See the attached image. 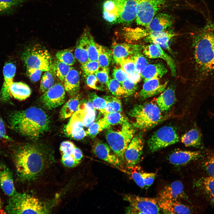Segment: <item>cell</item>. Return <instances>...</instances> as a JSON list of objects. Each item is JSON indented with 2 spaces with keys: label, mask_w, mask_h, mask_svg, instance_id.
Segmentation results:
<instances>
[{
  "label": "cell",
  "mask_w": 214,
  "mask_h": 214,
  "mask_svg": "<svg viewBox=\"0 0 214 214\" xmlns=\"http://www.w3.org/2000/svg\"><path fill=\"white\" fill-rule=\"evenodd\" d=\"M98 121L94 122L89 127L87 131V134L91 138L94 139L98 133L101 131Z\"/></svg>",
  "instance_id": "680465c9"
},
{
  "label": "cell",
  "mask_w": 214,
  "mask_h": 214,
  "mask_svg": "<svg viewBox=\"0 0 214 214\" xmlns=\"http://www.w3.org/2000/svg\"><path fill=\"white\" fill-rule=\"evenodd\" d=\"M121 84L126 92V96H128L132 95L137 88V84L133 82L128 78L123 81Z\"/></svg>",
  "instance_id": "11a10c76"
},
{
  "label": "cell",
  "mask_w": 214,
  "mask_h": 214,
  "mask_svg": "<svg viewBox=\"0 0 214 214\" xmlns=\"http://www.w3.org/2000/svg\"><path fill=\"white\" fill-rule=\"evenodd\" d=\"M138 0H126L119 23H130L136 20Z\"/></svg>",
  "instance_id": "d6a6232c"
},
{
  "label": "cell",
  "mask_w": 214,
  "mask_h": 214,
  "mask_svg": "<svg viewBox=\"0 0 214 214\" xmlns=\"http://www.w3.org/2000/svg\"><path fill=\"white\" fill-rule=\"evenodd\" d=\"M179 141L175 129L172 126L163 127L155 131L147 141L149 150L152 152L174 144Z\"/></svg>",
  "instance_id": "ba28073f"
},
{
  "label": "cell",
  "mask_w": 214,
  "mask_h": 214,
  "mask_svg": "<svg viewBox=\"0 0 214 214\" xmlns=\"http://www.w3.org/2000/svg\"><path fill=\"white\" fill-rule=\"evenodd\" d=\"M0 138L10 140L11 139L7 135L3 121L0 116Z\"/></svg>",
  "instance_id": "91938a15"
},
{
  "label": "cell",
  "mask_w": 214,
  "mask_h": 214,
  "mask_svg": "<svg viewBox=\"0 0 214 214\" xmlns=\"http://www.w3.org/2000/svg\"><path fill=\"white\" fill-rule=\"evenodd\" d=\"M42 72L41 70L38 69L26 67V74L33 82H36L39 80Z\"/></svg>",
  "instance_id": "9f6ffc18"
},
{
  "label": "cell",
  "mask_w": 214,
  "mask_h": 214,
  "mask_svg": "<svg viewBox=\"0 0 214 214\" xmlns=\"http://www.w3.org/2000/svg\"><path fill=\"white\" fill-rule=\"evenodd\" d=\"M193 56L198 83L203 86L214 81V30L206 27L192 37Z\"/></svg>",
  "instance_id": "7a4b0ae2"
},
{
  "label": "cell",
  "mask_w": 214,
  "mask_h": 214,
  "mask_svg": "<svg viewBox=\"0 0 214 214\" xmlns=\"http://www.w3.org/2000/svg\"><path fill=\"white\" fill-rule=\"evenodd\" d=\"M65 91L70 95H75L80 89V77L78 71L73 67L69 72L64 80Z\"/></svg>",
  "instance_id": "4dcf8cb0"
},
{
  "label": "cell",
  "mask_w": 214,
  "mask_h": 214,
  "mask_svg": "<svg viewBox=\"0 0 214 214\" xmlns=\"http://www.w3.org/2000/svg\"><path fill=\"white\" fill-rule=\"evenodd\" d=\"M107 86L109 90L114 95L116 96L125 95L126 92L123 88L121 83L114 78L109 80Z\"/></svg>",
  "instance_id": "f907efd6"
},
{
  "label": "cell",
  "mask_w": 214,
  "mask_h": 214,
  "mask_svg": "<svg viewBox=\"0 0 214 214\" xmlns=\"http://www.w3.org/2000/svg\"><path fill=\"white\" fill-rule=\"evenodd\" d=\"M174 20L171 15L164 13L157 14L145 27L149 32L163 31L173 23Z\"/></svg>",
  "instance_id": "603a6c76"
},
{
  "label": "cell",
  "mask_w": 214,
  "mask_h": 214,
  "mask_svg": "<svg viewBox=\"0 0 214 214\" xmlns=\"http://www.w3.org/2000/svg\"><path fill=\"white\" fill-rule=\"evenodd\" d=\"M78 96H75L68 100L62 107L60 112V116L62 119L67 118L76 111L79 105Z\"/></svg>",
  "instance_id": "8d00e7d4"
},
{
  "label": "cell",
  "mask_w": 214,
  "mask_h": 214,
  "mask_svg": "<svg viewBox=\"0 0 214 214\" xmlns=\"http://www.w3.org/2000/svg\"><path fill=\"white\" fill-rule=\"evenodd\" d=\"M117 64L121 68L129 75L135 72V66L133 55L121 59Z\"/></svg>",
  "instance_id": "7dc6e473"
},
{
  "label": "cell",
  "mask_w": 214,
  "mask_h": 214,
  "mask_svg": "<svg viewBox=\"0 0 214 214\" xmlns=\"http://www.w3.org/2000/svg\"><path fill=\"white\" fill-rule=\"evenodd\" d=\"M65 98V90L60 83L55 84L43 93L41 100L47 109H52L61 106Z\"/></svg>",
  "instance_id": "4fadbf2b"
},
{
  "label": "cell",
  "mask_w": 214,
  "mask_h": 214,
  "mask_svg": "<svg viewBox=\"0 0 214 214\" xmlns=\"http://www.w3.org/2000/svg\"><path fill=\"white\" fill-rule=\"evenodd\" d=\"M97 44L90 33L87 43V53L89 61H97L98 51Z\"/></svg>",
  "instance_id": "bcb514c9"
},
{
  "label": "cell",
  "mask_w": 214,
  "mask_h": 214,
  "mask_svg": "<svg viewBox=\"0 0 214 214\" xmlns=\"http://www.w3.org/2000/svg\"><path fill=\"white\" fill-rule=\"evenodd\" d=\"M49 207L33 195L16 192L10 197L5 209L10 214H46L50 212Z\"/></svg>",
  "instance_id": "277c9868"
},
{
  "label": "cell",
  "mask_w": 214,
  "mask_h": 214,
  "mask_svg": "<svg viewBox=\"0 0 214 214\" xmlns=\"http://www.w3.org/2000/svg\"><path fill=\"white\" fill-rule=\"evenodd\" d=\"M58 60L71 66L75 63L76 58L71 50L64 49L58 51L56 55Z\"/></svg>",
  "instance_id": "ee69618b"
},
{
  "label": "cell",
  "mask_w": 214,
  "mask_h": 214,
  "mask_svg": "<svg viewBox=\"0 0 214 214\" xmlns=\"http://www.w3.org/2000/svg\"><path fill=\"white\" fill-rule=\"evenodd\" d=\"M141 78V74L135 71L129 75L128 79L133 82L137 84L140 81Z\"/></svg>",
  "instance_id": "94428289"
},
{
  "label": "cell",
  "mask_w": 214,
  "mask_h": 214,
  "mask_svg": "<svg viewBox=\"0 0 214 214\" xmlns=\"http://www.w3.org/2000/svg\"><path fill=\"white\" fill-rule=\"evenodd\" d=\"M126 0H104L103 4V15L107 22L118 23Z\"/></svg>",
  "instance_id": "5bb4252c"
},
{
  "label": "cell",
  "mask_w": 214,
  "mask_h": 214,
  "mask_svg": "<svg viewBox=\"0 0 214 214\" xmlns=\"http://www.w3.org/2000/svg\"><path fill=\"white\" fill-rule=\"evenodd\" d=\"M31 0H0V14L12 12L22 4Z\"/></svg>",
  "instance_id": "60d3db41"
},
{
  "label": "cell",
  "mask_w": 214,
  "mask_h": 214,
  "mask_svg": "<svg viewBox=\"0 0 214 214\" xmlns=\"http://www.w3.org/2000/svg\"><path fill=\"white\" fill-rule=\"evenodd\" d=\"M197 193L210 206L214 207V177L204 176L194 183Z\"/></svg>",
  "instance_id": "9a60e30c"
},
{
  "label": "cell",
  "mask_w": 214,
  "mask_h": 214,
  "mask_svg": "<svg viewBox=\"0 0 214 214\" xmlns=\"http://www.w3.org/2000/svg\"><path fill=\"white\" fill-rule=\"evenodd\" d=\"M142 50L144 54L149 59L160 58L164 60L169 66L172 76L174 77L176 76V66L174 61L162 48L152 43L143 46Z\"/></svg>",
  "instance_id": "ac0fdd59"
},
{
  "label": "cell",
  "mask_w": 214,
  "mask_h": 214,
  "mask_svg": "<svg viewBox=\"0 0 214 214\" xmlns=\"http://www.w3.org/2000/svg\"><path fill=\"white\" fill-rule=\"evenodd\" d=\"M168 0H138L136 19L137 24L146 26Z\"/></svg>",
  "instance_id": "30bf717a"
},
{
  "label": "cell",
  "mask_w": 214,
  "mask_h": 214,
  "mask_svg": "<svg viewBox=\"0 0 214 214\" xmlns=\"http://www.w3.org/2000/svg\"><path fill=\"white\" fill-rule=\"evenodd\" d=\"M16 69L15 65L11 62L7 63L4 66L3 71L4 80L0 93V98L2 101L8 100L9 90L13 82Z\"/></svg>",
  "instance_id": "83f0119b"
},
{
  "label": "cell",
  "mask_w": 214,
  "mask_h": 214,
  "mask_svg": "<svg viewBox=\"0 0 214 214\" xmlns=\"http://www.w3.org/2000/svg\"><path fill=\"white\" fill-rule=\"evenodd\" d=\"M135 66V71L141 74L148 64V62L145 56L141 51L133 55Z\"/></svg>",
  "instance_id": "c3c4849f"
},
{
  "label": "cell",
  "mask_w": 214,
  "mask_h": 214,
  "mask_svg": "<svg viewBox=\"0 0 214 214\" xmlns=\"http://www.w3.org/2000/svg\"><path fill=\"white\" fill-rule=\"evenodd\" d=\"M31 93L29 87L22 82H13L9 90L8 100L12 97L19 100H25L29 97Z\"/></svg>",
  "instance_id": "1f68e13d"
},
{
  "label": "cell",
  "mask_w": 214,
  "mask_h": 214,
  "mask_svg": "<svg viewBox=\"0 0 214 214\" xmlns=\"http://www.w3.org/2000/svg\"><path fill=\"white\" fill-rule=\"evenodd\" d=\"M100 67L97 61H88L84 64L81 65V68L86 76L95 74Z\"/></svg>",
  "instance_id": "816d5d0a"
},
{
  "label": "cell",
  "mask_w": 214,
  "mask_h": 214,
  "mask_svg": "<svg viewBox=\"0 0 214 214\" xmlns=\"http://www.w3.org/2000/svg\"><path fill=\"white\" fill-rule=\"evenodd\" d=\"M131 176L136 184L142 188H147L153 183L156 174L142 171L138 166H135L130 170Z\"/></svg>",
  "instance_id": "4316f807"
},
{
  "label": "cell",
  "mask_w": 214,
  "mask_h": 214,
  "mask_svg": "<svg viewBox=\"0 0 214 214\" xmlns=\"http://www.w3.org/2000/svg\"><path fill=\"white\" fill-rule=\"evenodd\" d=\"M51 71H45L42 76L41 80L40 89L43 93L47 91L55 84L54 75Z\"/></svg>",
  "instance_id": "7bdbcfd3"
},
{
  "label": "cell",
  "mask_w": 214,
  "mask_h": 214,
  "mask_svg": "<svg viewBox=\"0 0 214 214\" xmlns=\"http://www.w3.org/2000/svg\"><path fill=\"white\" fill-rule=\"evenodd\" d=\"M124 200L130 205L127 209V213L135 214H158L160 209L157 199L144 197L132 194H127Z\"/></svg>",
  "instance_id": "9c48e42d"
},
{
  "label": "cell",
  "mask_w": 214,
  "mask_h": 214,
  "mask_svg": "<svg viewBox=\"0 0 214 214\" xmlns=\"http://www.w3.org/2000/svg\"><path fill=\"white\" fill-rule=\"evenodd\" d=\"M73 67L58 60L54 62L51 68L55 76L63 82L66 75Z\"/></svg>",
  "instance_id": "74e56055"
},
{
  "label": "cell",
  "mask_w": 214,
  "mask_h": 214,
  "mask_svg": "<svg viewBox=\"0 0 214 214\" xmlns=\"http://www.w3.org/2000/svg\"><path fill=\"white\" fill-rule=\"evenodd\" d=\"M129 115L133 119V126L143 130L155 126L163 117L158 106L152 102L135 105L130 111Z\"/></svg>",
  "instance_id": "5b68a950"
},
{
  "label": "cell",
  "mask_w": 214,
  "mask_h": 214,
  "mask_svg": "<svg viewBox=\"0 0 214 214\" xmlns=\"http://www.w3.org/2000/svg\"><path fill=\"white\" fill-rule=\"evenodd\" d=\"M144 146L141 134L139 133L134 136L124 154L125 161L129 169H132L139 162Z\"/></svg>",
  "instance_id": "8fae6325"
},
{
  "label": "cell",
  "mask_w": 214,
  "mask_h": 214,
  "mask_svg": "<svg viewBox=\"0 0 214 214\" xmlns=\"http://www.w3.org/2000/svg\"><path fill=\"white\" fill-rule=\"evenodd\" d=\"M22 60L26 67L38 69L42 71L50 70L52 65V58L48 51L38 44L27 48L22 54Z\"/></svg>",
  "instance_id": "52a82bcc"
},
{
  "label": "cell",
  "mask_w": 214,
  "mask_h": 214,
  "mask_svg": "<svg viewBox=\"0 0 214 214\" xmlns=\"http://www.w3.org/2000/svg\"><path fill=\"white\" fill-rule=\"evenodd\" d=\"M12 157L17 176L23 182L36 180L54 162L51 154L31 144L18 147L14 150Z\"/></svg>",
  "instance_id": "6da1fadb"
},
{
  "label": "cell",
  "mask_w": 214,
  "mask_h": 214,
  "mask_svg": "<svg viewBox=\"0 0 214 214\" xmlns=\"http://www.w3.org/2000/svg\"><path fill=\"white\" fill-rule=\"evenodd\" d=\"M84 103L85 112L83 122L84 126L89 127L95 121L96 115L95 109L93 107L91 100H89Z\"/></svg>",
  "instance_id": "b9f144b4"
},
{
  "label": "cell",
  "mask_w": 214,
  "mask_h": 214,
  "mask_svg": "<svg viewBox=\"0 0 214 214\" xmlns=\"http://www.w3.org/2000/svg\"><path fill=\"white\" fill-rule=\"evenodd\" d=\"M89 97L93 107L104 114L106 105L105 99L98 96L95 93H91Z\"/></svg>",
  "instance_id": "681fc988"
},
{
  "label": "cell",
  "mask_w": 214,
  "mask_h": 214,
  "mask_svg": "<svg viewBox=\"0 0 214 214\" xmlns=\"http://www.w3.org/2000/svg\"><path fill=\"white\" fill-rule=\"evenodd\" d=\"M160 210L164 213L188 214L192 212L190 207L177 200L158 201Z\"/></svg>",
  "instance_id": "484cf974"
},
{
  "label": "cell",
  "mask_w": 214,
  "mask_h": 214,
  "mask_svg": "<svg viewBox=\"0 0 214 214\" xmlns=\"http://www.w3.org/2000/svg\"><path fill=\"white\" fill-rule=\"evenodd\" d=\"M98 56L97 62L101 68L108 67L112 57L111 51L107 48L97 44Z\"/></svg>",
  "instance_id": "f35d334b"
},
{
  "label": "cell",
  "mask_w": 214,
  "mask_h": 214,
  "mask_svg": "<svg viewBox=\"0 0 214 214\" xmlns=\"http://www.w3.org/2000/svg\"><path fill=\"white\" fill-rule=\"evenodd\" d=\"M114 79L120 83L128 78L129 75L124 71L121 68L114 69L112 74Z\"/></svg>",
  "instance_id": "6f0895ef"
},
{
  "label": "cell",
  "mask_w": 214,
  "mask_h": 214,
  "mask_svg": "<svg viewBox=\"0 0 214 214\" xmlns=\"http://www.w3.org/2000/svg\"><path fill=\"white\" fill-rule=\"evenodd\" d=\"M203 156L201 151L178 150H175L170 155L168 159L170 163L173 165L181 166L202 158Z\"/></svg>",
  "instance_id": "ffe728a7"
},
{
  "label": "cell",
  "mask_w": 214,
  "mask_h": 214,
  "mask_svg": "<svg viewBox=\"0 0 214 214\" xmlns=\"http://www.w3.org/2000/svg\"><path fill=\"white\" fill-rule=\"evenodd\" d=\"M159 79H153L144 82L139 92V96L142 99H146L163 92L166 89L167 82L162 83Z\"/></svg>",
  "instance_id": "cb8c5ba5"
},
{
  "label": "cell",
  "mask_w": 214,
  "mask_h": 214,
  "mask_svg": "<svg viewBox=\"0 0 214 214\" xmlns=\"http://www.w3.org/2000/svg\"><path fill=\"white\" fill-rule=\"evenodd\" d=\"M106 143L96 141L92 146L93 153L98 158L116 166H121L122 162Z\"/></svg>",
  "instance_id": "e0dca14e"
},
{
  "label": "cell",
  "mask_w": 214,
  "mask_h": 214,
  "mask_svg": "<svg viewBox=\"0 0 214 214\" xmlns=\"http://www.w3.org/2000/svg\"><path fill=\"white\" fill-rule=\"evenodd\" d=\"M2 203L1 202V199L0 197V210L1 209L2 207Z\"/></svg>",
  "instance_id": "6125c7cd"
},
{
  "label": "cell",
  "mask_w": 214,
  "mask_h": 214,
  "mask_svg": "<svg viewBox=\"0 0 214 214\" xmlns=\"http://www.w3.org/2000/svg\"><path fill=\"white\" fill-rule=\"evenodd\" d=\"M181 141L186 147H199L202 143V135L198 130L193 128L182 136Z\"/></svg>",
  "instance_id": "d590c367"
},
{
  "label": "cell",
  "mask_w": 214,
  "mask_h": 214,
  "mask_svg": "<svg viewBox=\"0 0 214 214\" xmlns=\"http://www.w3.org/2000/svg\"><path fill=\"white\" fill-rule=\"evenodd\" d=\"M203 157L202 168L205 176L214 177V153Z\"/></svg>",
  "instance_id": "f6af8a7d"
},
{
  "label": "cell",
  "mask_w": 214,
  "mask_h": 214,
  "mask_svg": "<svg viewBox=\"0 0 214 214\" xmlns=\"http://www.w3.org/2000/svg\"><path fill=\"white\" fill-rule=\"evenodd\" d=\"M0 187L5 194L10 197L16 192L12 172L3 163H0Z\"/></svg>",
  "instance_id": "44dd1931"
},
{
  "label": "cell",
  "mask_w": 214,
  "mask_h": 214,
  "mask_svg": "<svg viewBox=\"0 0 214 214\" xmlns=\"http://www.w3.org/2000/svg\"><path fill=\"white\" fill-rule=\"evenodd\" d=\"M86 76V82L88 86L95 90L103 89L102 86L103 84L99 81L95 74H91Z\"/></svg>",
  "instance_id": "f5cc1de1"
},
{
  "label": "cell",
  "mask_w": 214,
  "mask_h": 214,
  "mask_svg": "<svg viewBox=\"0 0 214 214\" xmlns=\"http://www.w3.org/2000/svg\"><path fill=\"white\" fill-rule=\"evenodd\" d=\"M61 162L65 166L71 168L76 166L83 157L81 150L70 141L62 142L60 146Z\"/></svg>",
  "instance_id": "7c38bea8"
},
{
  "label": "cell",
  "mask_w": 214,
  "mask_h": 214,
  "mask_svg": "<svg viewBox=\"0 0 214 214\" xmlns=\"http://www.w3.org/2000/svg\"><path fill=\"white\" fill-rule=\"evenodd\" d=\"M176 101L174 90L168 87L165 89L157 98L156 102L161 111L169 110Z\"/></svg>",
  "instance_id": "836d02e7"
},
{
  "label": "cell",
  "mask_w": 214,
  "mask_h": 214,
  "mask_svg": "<svg viewBox=\"0 0 214 214\" xmlns=\"http://www.w3.org/2000/svg\"><path fill=\"white\" fill-rule=\"evenodd\" d=\"M128 121L127 118L120 112L105 114L103 118L98 121L101 130L112 125L122 124Z\"/></svg>",
  "instance_id": "e575fe53"
},
{
  "label": "cell",
  "mask_w": 214,
  "mask_h": 214,
  "mask_svg": "<svg viewBox=\"0 0 214 214\" xmlns=\"http://www.w3.org/2000/svg\"><path fill=\"white\" fill-rule=\"evenodd\" d=\"M101 68L102 69L99 70L94 74L100 82L107 85L109 80V69L108 67Z\"/></svg>",
  "instance_id": "db71d44e"
},
{
  "label": "cell",
  "mask_w": 214,
  "mask_h": 214,
  "mask_svg": "<svg viewBox=\"0 0 214 214\" xmlns=\"http://www.w3.org/2000/svg\"><path fill=\"white\" fill-rule=\"evenodd\" d=\"M8 120L12 129L33 139L40 137L50 127V121L47 114L41 108L35 107L13 112L9 115Z\"/></svg>",
  "instance_id": "3957f363"
},
{
  "label": "cell",
  "mask_w": 214,
  "mask_h": 214,
  "mask_svg": "<svg viewBox=\"0 0 214 214\" xmlns=\"http://www.w3.org/2000/svg\"><path fill=\"white\" fill-rule=\"evenodd\" d=\"M121 125L118 130L108 128L105 136L110 147L123 163L125 162V151L134 136L135 130L128 121Z\"/></svg>",
  "instance_id": "8992f818"
},
{
  "label": "cell",
  "mask_w": 214,
  "mask_h": 214,
  "mask_svg": "<svg viewBox=\"0 0 214 214\" xmlns=\"http://www.w3.org/2000/svg\"><path fill=\"white\" fill-rule=\"evenodd\" d=\"M83 119L79 111L77 109L72 117L65 130L67 134L74 139H83L87 134V131L84 129Z\"/></svg>",
  "instance_id": "d6986e66"
},
{
  "label": "cell",
  "mask_w": 214,
  "mask_h": 214,
  "mask_svg": "<svg viewBox=\"0 0 214 214\" xmlns=\"http://www.w3.org/2000/svg\"><path fill=\"white\" fill-rule=\"evenodd\" d=\"M158 201L165 200H188L182 182L177 181L165 186L159 191L157 199Z\"/></svg>",
  "instance_id": "2e32d148"
},
{
  "label": "cell",
  "mask_w": 214,
  "mask_h": 214,
  "mask_svg": "<svg viewBox=\"0 0 214 214\" xmlns=\"http://www.w3.org/2000/svg\"><path fill=\"white\" fill-rule=\"evenodd\" d=\"M90 32L85 31L77 41L74 55L76 59L81 64H83L88 61L87 43Z\"/></svg>",
  "instance_id": "f1b7e54d"
},
{
  "label": "cell",
  "mask_w": 214,
  "mask_h": 214,
  "mask_svg": "<svg viewBox=\"0 0 214 214\" xmlns=\"http://www.w3.org/2000/svg\"><path fill=\"white\" fill-rule=\"evenodd\" d=\"M176 34L166 30L158 32H148L145 40L158 45L162 48L171 50L169 43L171 39Z\"/></svg>",
  "instance_id": "d4e9b609"
},
{
  "label": "cell",
  "mask_w": 214,
  "mask_h": 214,
  "mask_svg": "<svg viewBox=\"0 0 214 214\" xmlns=\"http://www.w3.org/2000/svg\"><path fill=\"white\" fill-rule=\"evenodd\" d=\"M142 48L138 44L121 43L114 45L111 51L114 60L118 63L121 59L140 52Z\"/></svg>",
  "instance_id": "7402d4cb"
},
{
  "label": "cell",
  "mask_w": 214,
  "mask_h": 214,
  "mask_svg": "<svg viewBox=\"0 0 214 214\" xmlns=\"http://www.w3.org/2000/svg\"><path fill=\"white\" fill-rule=\"evenodd\" d=\"M104 98L106 101L104 115L107 113L122 111V103L119 98L111 96H106Z\"/></svg>",
  "instance_id": "ab89813d"
},
{
  "label": "cell",
  "mask_w": 214,
  "mask_h": 214,
  "mask_svg": "<svg viewBox=\"0 0 214 214\" xmlns=\"http://www.w3.org/2000/svg\"><path fill=\"white\" fill-rule=\"evenodd\" d=\"M167 72V70L163 64L158 63L147 64L141 73V78L145 82L153 79H160Z\"/></svg>",
  "instance_id": "f546056e"
}]
</instances>
